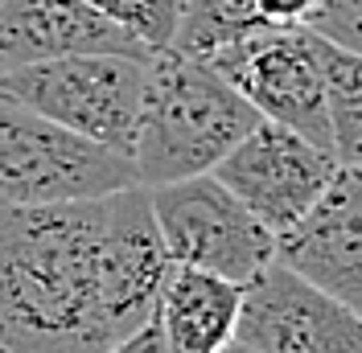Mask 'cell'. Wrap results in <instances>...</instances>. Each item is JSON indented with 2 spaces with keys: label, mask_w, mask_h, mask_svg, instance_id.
I'll use <instances>...</instances> for the list:
<instances>
[{
  "label": "cell",
  "mask_w": 362,
  "mask_h": 353,
  "mask_svg": "<svg viewBox=\"0 0 362 353\" xmlns=\"http://www.w3.org/2000/svg\"><path fill=\"white\" fill-rule=\"evenodd\" d=\"M153 54H66L0 70V99L128 156Z\"/></svg>",
  "instance_id": "3957f363"
},
{
  "label": "cell",
  "mask_w": 362,
  "mask_h": 353,
  "mask_svg": "<svg viewBox=\"0 0 362 353\" xmlns=\"http://www.w3.org/2000/svg\"><path fill=\"white\" fill-rule=\"evenodd\" d=\"M214 353H259V349H251V345H243V341H235V337H230L223 349H214Z\"/></svg>",
  "instance_id": "ac0fdd59"
},
{
  "label": "cell",
  "mask_w": 362,
  "mask_h": 353,
  "mask_svg": "<svg viewBox=\"0 0 362 353\" xmlns=\"http://www.w3.org/2000/svg\"><path fill=\"white\" fill-rule=\"evenodd\" d=\"M243 284L202 267L169 263L157 296V321L173 353H214L235 337Z\"/></svg>",
  "instance_id": "8fae6325"
},
{
  "label": "cell",
  "mask_w": 362,
  "mask_h": 353,
  "mask_svg": "<svg viewBox=\"0 0 362 353\" xmlns=\"http://www.w3.org/2000/svg\"><path fill=\"white\" fill-rule=\"evenodd\" d=\"M66 54H153L87 0H0V70Z\"/></svg>",
  "instance_id": "30bf717a"
},
{
  "label": "cell",
  "mask_w": 362,
  "mask_h": 353,
  "mask_svg": "<svg viewBox=\"0 0 362 353\" xmlns=\"http://www.w3.org/2000/svg\"><path fill=\"white\" fill-rule=\"evenodd\" d=\"M230 87L272 124H284L334 152L321 70L313 58V37L305 25H268L206 58Z\"/></svg>",
  "instance_id": "8992f818"
},
{
  "label": "cell",
  "mask_w": 362,
  "mask_h": 353,
  "mask_svg": "<svg viewBox=\"0 0 362 353\" xmlns=\"http://www.w3.org/2000/svg\"><path fill=\"white\" fill-rule=\"evenodd\" d=\"M136 185L132 160L0 99V205L87 201Z\"/></svg>",
  "instance_id": "277c9868"
},
{
  "label": "cell",
  "mask_w": 362,
  "mask_h": 353,
  "mask_svg": "<svg viewBox=\"0 0 362 353\" xmlns=\"http://www.w3.org/2000/svg\"><path fill=\"white\" fill-rule=\"evenodd\" d=\"M338 164L341 160L329 148L259 115L255 128L210 173L276 234L313 205Z\"/></svg>",
  "instance_id": "52a82bcc"
},
{
  "label": "cell",
  "mask_w": 362,
  "mask_h": 353,
  "mask_svg": "<svg viewBox=\"0 0 362 353\" xmlns=\"http://www.w3.org/2000/svg\"><path fill=\"white\" fill-rule=\"evenodd\" d=\"M87 4L99 8L124 33H132L153 54L173 42V29H177L181 17V0H87Z\"/></svg>",
  "instance_id": "5bb4252c"
},
{
  "label": "cell",
  "mask_w": 362,
  "mask_h": 353,
  "mask_svg": "<svg viewBox=\"0 0 362 353\" xmlns=\"http://www.w3.org/2000/svg\"><path fill=\"white\" fill-rule=\"evenodd\" d=\"M313 37V58L321 70V95H325V119L334 156L341 164H358L362 152V54L334 45L325 37Z\"/></svg>",
  "instance_id": "7c38bea8"
},
{
  "label": "cell",
  "mask_w": 362,
  "mask_h": 353,
  "mask_svg": "<svg viewBox=\"0 0 362 353\" xmlns=\"http://www.w3.org/2000/svg\"><path fill=\"white\" fill-rule=\"evenodd\" d=\"M300 25L325 42L362 54V0H313Z\"/></svg>",
  "instance_id": "9a60e30c"
},
{
  "label": "cell",
  "mask_w": 362,
  "mask_h": 353,
  "mask_svg": "<svg viewBox=\"0 0 362 353\" xmlns=\"http://www.w3.org/2000/svg\"><path fill=\"white\" fill-rule=\"evenodd\" d=\"M169 263L144 185L0 205V349L103 353L157 312Z\"/></svg>",
  "instance_id": "6da1fadb"
},
{
  "label": "cell",
  "mask_w": 362,
  "mask_h": 353,
  "mask_svg": "<svg viewBox=\"0 0 362 353\" xmlns=\"http://www.w3.org/2000/svg\"><path fill=\"white\" fill-rule=\"evenodd\" d=\"M259 111L226 83L206 58L181 54L173 45L148 58L144 99L132 132L136 185L153 189L181 176L210 173L243 136Z\"/></svg>",
  "instance_id": "7a4b0ae2"
},
{
  "label": "cell",
  "mask_w": 362,
  "mask_h": 353,
  "mask_svg": "<svg viewBox=\"0 0 362 353\" xmlns=\"http://www.w3.org/2000/svg\"><path fill=\"white\" fill-rule=\"evenodd\" d=\"M235 341L259 353H362V321L358 309L272 259L243 284Z\"/></svg>",
  "instance_id": "ba28073f"
},
{
  "label": "cell",
  "mask_w": 362,
  "mask_h": 353,
  "mask_svg": "<svg viewBox=\"0 0 362 353\" xmlns=\"http://www.w3.org/2000/svg\"><path fill=\"white\" fill-rule=\"evenodd\" d=\"M255 8L268 25H300L313 0H255Z\"/></svg>",
  "instance_id": "e0dca14e"
},
{
  "label": "cell",
  "mask_w": 362,
  "mask_h": 353,
  "mask_svg": "<svg viewBox=\"0 0 362 353\" xmlns=\"http://www.w3.org/2000/svg\"><path fill=\"white\" fill-rule=\"evenodd\" d=\"M103 353H173V345H169V337H165V329H160L157 312H153L144 325H136L132 333H124V337L112 341Z\"/></svg>",
  "instance_id": "2e32d148"
},
{
  "label": "cell",
  "mask_w": 362,
  "mask_h": 353,
  "mask_svg": "<svg viewBox=\"0 0 362 353\" xmlns=\"http://www.w3.org/2000/svg\"><path fill=\"white\" fill-rule=\"evenodd\" d=\"M255 29H268L255 0H181V17L169 45L194 58H210L214 49L239 42Z\"/></svg>",
  "instance_id": "4fadbf2b"
},
{
  "label": "cell",
  "mask_w": 362,
  "mask_h": 353,
  "mask_svg": "<svg viewBox=\"0 0 362 353\" xmlns=\"http://www.w3.org/2000/svg\"><path fill=\"white\" fill-rule=\"evenodd\" d=\"M0 353H4V349H0Z\"/></svg>",
  "instance_id": "d6986e66"
},
{
  "label": "cell",
  "mask_w": 362,
  "mask_h": 353,
  "mask_svg": "<svg viewBox=\"0 0 362 353\" xmlns=\"http://www.w3.org/2000/svg\"><path fill=\"white\" fill-rule=\"evenodd\" d=\"M148 210L173 263L214 271L230 284H247L272 263V230L214 173L153 185Z\"/></svg>",
  "instance_id": "5b68a950"
},
{
  "label": "cell",
  "mask_w": 362,
  "mask_h": 353,
  "mask_svg": "<svg viewBox=\"0 0 362 353\" xmlns=\"http://www.w3.org/2000/svg\"><path fill=\"white\" fill-rule=\"evenodd\" d=\"M272 259L362 312V173L338 164L317 201L272 234Z\"/></svg>",
  "instance_id": "9c48e42d"
}]
</instances>
